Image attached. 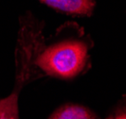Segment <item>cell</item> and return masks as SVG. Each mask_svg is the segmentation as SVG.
<instances>
[{"label": "cell", "instance_id": "1", "mask_svg": "<svg viewBox=\"0 0 126 119\" xmlns=\"http://www.w3.org/2000/svg\"><path fill=\"white\" fill-rule=\"evenodd\" d=\"M50 44L43 43L35 59L36 68L60 79H72L88 67L91 41L74 22L64 23Z\"/></svg>", "mask_w": 126, "mask_h": 119}, {"label": "cell", "instance_id": "2", "mask_svg": "<svg viewBox=\"0 0 126 119\" xmlns=\"http://www.w3.org/2000/svg\"><path fill=\"white\" fill-rule=\"evenodd\" d=\"M52 10L71 16H91L96 9V0H37Z\"/></svg>", "mask_w": 126, "mask_h": 119}, {"label": "cell", "instance_id": "3", "mask_svg": "<svg viewBox=\"0 0 126 119\" xmlns=\"http://www.w3.org/2000/svg\"><path fill=\"white\" fill-rule=\"evenodd\" d=\"M49 119H99L89 109L81 105L66 104L56 110Z\"/></svg>", "mask_w": 126, "mask_h": 119}, {"label": "cell", "instance_id": "4", "mask_svg": "<svg viewBox=\"0 0 126 119\" xmlns=\"http://www.w3.org/2000/svg\"><path fill=\"white\" fill-rule=\"evenodd\" d=\"M18 92L13 90V93L0 100V119H19Z\"/></svg>", "mask_w": 126, "mask_h": 119}, {"label": "cell", "instance_id": "5", "mask_svg": "<svg viewBox=\"0 0 126 119\" xmlns=\"http://www.w3.org/2000/svg\"><path fill=\"white\" fill-rule=\"evenodd\" d=\"M108 119H126V112H120Z\"/></svg>", "mask_w": 126, "mask_h": 119}]
</instances>
